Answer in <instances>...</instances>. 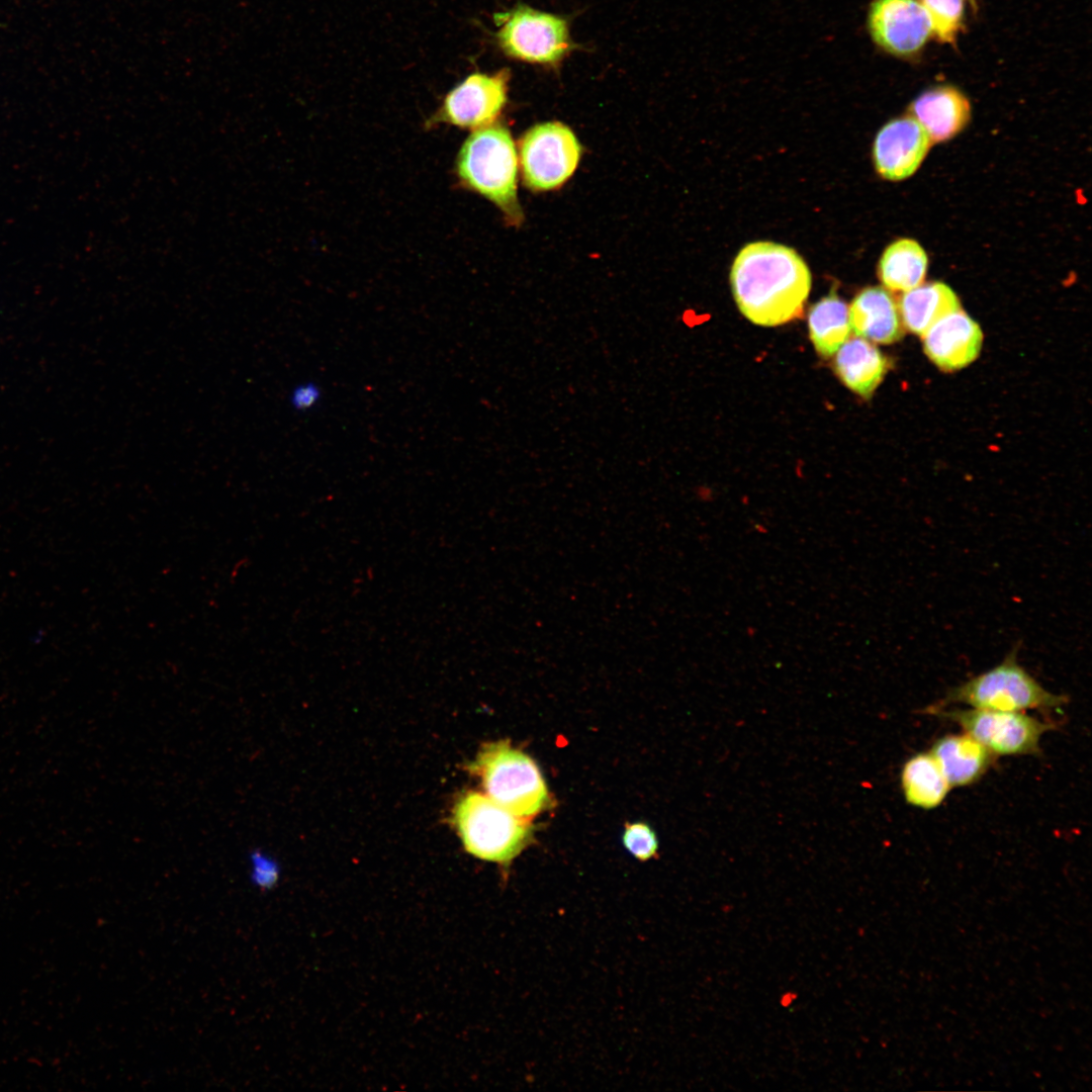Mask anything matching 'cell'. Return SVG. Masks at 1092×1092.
I'll return each mask as SVG.
<instances>
[{
  "instance_id": "cell-8",
  "label": "cell",
  "mask_w": 1092,
  "mask_h": 1092,
  "mask_svg": "<svg viewBox=\"0 0 1092 1092\" xmlns=\"http://www.w3.org/2000/svg\"><path fill=\"white\" fill-rule=\"evenodd\" d=\"M581 147L572 130L561 122L530 128L520 141V162L525 185L536 191L560 187L574 173Z\"/></svg>"
},
{
  "instance_id": "cell-6",
  "label": "cell",
  "mask_w": 1092,
  "mask_h": 1092,
  "mask_svg": "<svg viewBox=\"0 0 1092 1092\" xmlns=\"http://www.w3.org/2000/svg\"><path fill=\"white\" fill-rule=\"evenodd\" d=\"M925 712L958 724L964 733L996 756L1037 755L1041 736L1055 727L1025 712L975 708L945 710L935 706L928 707Z\"/></svg>"
},
{
  "instance_id": "cell-17",
  "label": "cell",
  "mask_w": 1092,
  "mask_h": 1092,
  "mask_svg": "<svg viewBox=\"0 0 1092 1092\" xmlns=\"http://www.w3.org/2000/svg\"><path fill=\"white\" fill-rule=\"evenodd\" d=\"M898 307L904 327L922 337L940 318L961 309V304L949 286L931 282L905 291Z\"/></svg>"
},
{
  "instance_id": "cell-9",
  "label": "cell",
  "mask_w": 1092,
  "mask_h": 1092,
  "mask_svg": "<svg viewBox=\"0 0 1092 1092\" xmlns=\"http://www.w3.org/2000/svg\"><path fill=\"white\" fill-rule=\"evenodd\" d=\"M509 78L506 69L491 75L471 74L446 95L426 127L449 124L478 129L493 124L507 103Z\"/></svg>"
},
{
  "instance_id": "cell-7",
  "label": "cell",
  "mask_w": 1092,
  "mask_h": 1092,
  "mask_svg": "<svg viewBox=\"0 0 1092 1092\" xmlns=\"http://www.w3.org/2000/svg\"><path fill=\"white\" fill-rule=\"evenodd\" d=\"M502 25L498 47L509 58L543 66H557L572 50L567 21L526 5L497 15Z\"/></svg>"
},
{
  "instance_id": "cell-15",
  "label": "cell",
  "mask_w": 1092,
  "mask_h": 1092,
  "mask_svg": "<svg viewBox=\"0 0 1092 1092\" xmlns=\"http://www.w3.org/2000/svg\"><path fill=\"white\" fill-rule=\"evenodd\" d=\"M929 752L932 754L950 788L965 787L978 782L993 765L996 755L972 736L946 734L937 738Z\"/></svg>"
},
{
  "instance_id": "cell-10",
  "label": "cell",
  "mask_w": 1092,
  "mask_h": 1092,
  "mask_svg": "<svg viewBox=\"0 0 1092 1092\" xmlns=\"http://www.w3.org/2000/svg\"><path fill=\"white\" fill-rule=\"evenodd\" d=\"M868 29L876 44L898 57L918 52L932 32L928 14L917 0H874Z\"/></svg>"
},
{
  "instance_id": "cell-13",
  "label": "cell",
  "mask_w": 1092,
  "mask_h": 1092,
  "mask_svg": "<svg viewBox=\"0 0 1092 1092\" xmlns=\"http://www.w3.org/2000/svg\"><path fill=\"white\" fill-rule=\"evenodd\" d=\"M848 313L851 332L864 340L892 344L904 334L898 304L883 287L861 290L852 300Z\"/></svg>"
},
{
  "instance_id": "cell-5",
  "label": "cell",
  "mask_w": 1092,
  "mask_h": 1092,
  "mask_svg": "<svg viewBox=\"0 0 1092 1092\" xmlns=\"http://www.w3.org/2000/svg\"><path fill=\"white\" fill-rule=\"evenodd\" d=\"M468 768L480 778L489 798L520 817L536 816L550 805L539 767L508 741L485 744Z\"/></svg>"
},
{
  "instance_id": "cell-22",
  "label": "cell",
  "mask_w": 1092,
  "mask_h": 1092,
  "mask_svg": "<svg viewBox=\"0 0 1092 1092\" xmlns=\"http://www.w3.org/2000/svg\"><path fill=\"white\" fill-rule=\"evenodd\" d=\"M623 843L632 855L640 860L653 857L658 847L655 833L648 825L640 822L626 826Z\"/></svg>"
},
{
  "instance_id": "cell-20",
  "label": "cell",
  "mask_w": 1092,
  "mask_h": 1092,
  "mask_svg": "<svg viewBox=\"0 0 1092 1092\" xmlns=\"http://www.w3.org/2000/svg\"><path fill=\"white\" fill-rule=\"evenodd\" d=\"M927 265L923 248L914 240L901 239L884 251L879 276L887 289L905 292L922 283Z\"/></svg>"
},
{
  "instance_id": "cell-18",
  "label": "cell",
  "mask_w": 1092,
  "mask_h": 1092,
  "mask_svg": "<svg viewBox=\"0 0 1092 1092\" xmlns=\"http://www.w3.org/2000/svg\"><path fill=\"white\" fill-rule=\"evenodd\" d=\"M900 782L905 801L925 810L938 807L951 789L929 751L917 752L904 762Z\"/></svg>"
},
{
  "instance_id": "cell-16",
  "label": "cell",
  "mask_w": 1092,
  "mask_h": 1092,
  "mask_svg": "<svg viewBox=\"0 0 1092 1092\" xmlns=\"http://www.w3.org/2000/svg\"><path fill=\"white\" fill-rule=\"evenodd\" d=\"M833 368L842 383L863 398H870L888 371L884 354L870 341L847 339L834 354Z\"/></svg>"
},
{
  "instance_id": "cell-1",
  "label": "cell",
  "mask_w": 1092,
  "mask_h": 1092,
  "mask_svg": "<svg viewBox=\"0 0 1092 1092\" xmlns=\"http://www.w3.org/2000/svg\"><path fill=\"white\" fill-rule=\"evenodd\" d=\"M730 284L741 313L752 324L776 327L799 318L811 273L792 248L774 242L745 245L731 267Z\"/></svg>"
},
{
  "instance_id": "cell-3",
  "label": "cell",
  "mask_w": 1092,
  "mask_h": 1092,
  "mask_svg": "<svg viewBox=\"0 0 1092 1092\" xmlns=\"http://www.w3.org/2000/svg\"><path fill=\"white\" fill-rule=\"evenodd\" d=\"M453 824L467 852L508 866L532 839L526 818L506 809L487 795L467 792L455 803Z\"/></svg>"
},
{
  "instance_id": "cell-21",
  "label": "cell",
  "mask_w": 1092,
  "mask_h": 1092,
  "mask_svg": "<svg viewBox=\"0 0 1092 1092\" xmlns=\"http://www.w3.org/2000/svg\"><path fill=\"white\" fill-rule=\"evenodd\" d=\"M932 32L944 42H952L962 26L965 0H920Z\"/></svg>"
},
{
  "instance_id": "cell-23",
  "label": "cell",
  "mask_w": 1092,
  "mask_h": 1092,
  "mask_svg": "<svg viewBox=\"0 0 1092 1092\" xmlns=\"http://www.w3.org/2000/svg\"><path fill=\"white\" fill-rule=\"evenodd\" d=\"M251 882L260 889L272 888L279 877L276 861L260 849H254L249 856Z\"/></svg>"
},
{
  "instance_id": "cell-2",
  "label": "cell",
  "mask_w": 1092,
  "mask_h": 1092,
  "mask_svg": "<svg viewBox=\"0 0 1092 1092\" xmlns=\"http://www.w3.org/2000/svg\"><path fill=\"white\" fill-rule=\"evenodd\" d=\"M460 184L493 202L511 224L523 212L517 197L518 158L509 130L491 124L474 130L463 143L455 164Z\"/></svg>"
},
{
  "instance_id": "cell-11",
  "label": "cell",
  "mask_w": 1092,
  "mask_h": 1092,
  "mask_svg": "<svg viewBox=\"0 0 1092 1092\" xmlns=\"http://www.w3.org/2000/svg\"><path fill=\"white\" fill-rule=\"evenodd\" d=\"M931 141L910 115L893 119L878 132L873 149L878 173L899 181L910 177L924 160Z\"/></svg>"
},
{
  "instance_id": "cell-12",
  "label": "cell",
  "mask_w": 1092,
  "mask_h": 1092,
  "mask_svg": "<svg viewBox=\"0 0 1092 1092\" xmlns=\"http://www.w3.org/2000/svg\"><path fill=\"white\" fill-rule=\"evenodd\" d=\"M922 338L925 354L944 371L958 370L972 363L983 342L978 324L961 309L940 318Z\"/></svg>"
},
{
  "instance_id": "cell-4",
  "label": "cell",
  "mask_w": 1092,
  "mask_h": 1092,
  "mask_svg": "<svg viewBox=\"0 0 1092 1092\" xmlns=\"http://www.w3.org/2000/svg\"><path fill=\"white\" fill-rule=\"evenodd\" d=\"M1014 647L994 667L950 689L941 704H965L975 709L1025 712L1050 711L1067 704L1065 695L1044 689L1017 660Z\"/></svg>"
},
{
  "instance_id": "cell-14",
  "label": "cell",
  "mask_w": 1092,
  "mask_h": 1092,
  "mask_svg": "<svg viewBox=\"0 0 1092 1092\" xmlns=\"http://www.w3.org/2000/svg\"><path fill=\"white\" fill-rule=\"evenodd\" d=\"M971 107L968 98L957 88L939 86L923 92L910 106L912 116L931 142L947 141L968 123Z\"/></svg>"
},
{
  "instance_id": "cell-24",
  "label": "cell",
  "mask_w": 1092,
  "mask_h": 1092,
  "mask_svg": "<svg viewBox=\"0 0 1092 1092\" xmlns=\"http://www.w3.org/2000/svg\"><path fill=\"white\" fill-rule=\"evenodd\" d=\"M322 398V389L313 381H305L292 388L289 394V403L297 412H306L313 408Z\"/></svg>"
},
{
  "instance_id": "cell-19",
  "label": "cell",
  "mask_w": 1092,
  "mask_h": 1092,
  "mask_svg": "<svg viewBox=\"0 0 1092 1092\" xmlns=\"http://www.w3.org/2000/svg\"><path fill=\"white\" fill-rule=\"evenodd\" d=\"M808 328L810 340L823 358L833 356L849 339L848 306L837 295L835 288L810 307Z\"/></svg>"
}]
</instances>
